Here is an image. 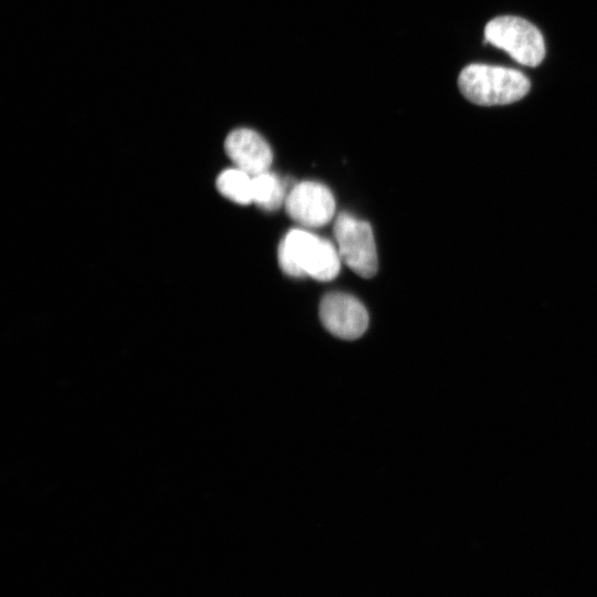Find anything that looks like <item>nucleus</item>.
Segmentation results:
<instances>
[{
    "label": "nucleus",
    "mask_w": 597,
    "mask_h": 597,
    "mask_svg": "<svg viewBox=\"0 0 597 597\" xmlns=\"http://www.w3.org/2000/svg\"><path fill=\"white\" fill-rule=\"evenodd\" d=\"M281 270L292 276H311L317 281H331L341 269L337 248L325 239L303 229H291L277 249Z\"/></svg>",
    "instance_id": "obj_1"
},
{
    "label": "nucleus",
    "mask_w": 597,
    "mask_h": 597,
    "mask_svg": "<svg viewBox=\"0 0 597 597\" xmlns=\"http://www.w3.org/2000/svg\"><path fill=\"white\" fill-rule=\"evenodd\" d=\"M458 84L467 100L484 106L514 103L530 91V81L522 72L486 64L465 66Z\"/></svg>",
    "instance_id": "obj_2"
},
{
    "label": "nucleus",
    "mask_w": 597,
    "mask_h": 597,
    "mask_svg": "<svg viewBox=\"0 0 597 597\" xmlns=\"http://www.w3.org/2000/svg\"><path fill=\"white\" fill-rule=\"evenodd\" d=\"M484 42L507 52L516 62L537 66L545 56V43L540 30L527 20L502 15L489 21Z\"/></svg>",
    "instance_id": "obj_3"
},
{
    "label": "nucleus",
    "mask_w": 597,
    "mask_h": 597,
    "mask_svg": "<svg viewBox=\"0 0 597 597\" xmlns=\"http://www.w3.org/2000/svg\"><path fill=\"white\" fill-rule=\"evenodd\" d=\"M334 235L341 260L362 277L377 273L378 260L371 227L348 213H341L334 223Z\"/></svg>",
    "instance_id": "obj_4"
},
{
    "label": "nucleus",
    "mask_w": 597,
    "mask_h": 597,
    "mask_svg": "<svg viewBox=\"0 0 597 597\" xmlns=\"http://www.w3.org/2000/svg\"><path fill=\"white\" fill-rule=\"evenodd\" d=\"M284 207L297 223L317 228L334 217L335 199L326 186L316 181H302L286 195Z\"/></svg>",
    "instance_id": "obj_5"
},
{
    "label": "nucleus",
    "mask_w": 597,
    "mask_h": 597,
    "mask_svg": "<svg viewBox=\"0 0 597 597\" xmlns=\"http://www.w3.org/2000/svg\"><path fill=\"white\" fill-rule=\"evenodd\" d=\"M320 318L324 327L334 336L353 341L360 337L368 327V313L353 295L328 293L320 304Z\"/></svg>",
    "instance_id": "obj_6"
},
{
    "label": "nucleus",
    "mask_w": 597,
    "mask_h": 597,
    "mask_svg": "<svg viewBox=\"0 0 597 597\" xmlns=\"http://www.w3.org/2000/svg\"><path fill=\"white\" fill-rule=\"evenodd\" d=\"M224 150L234 166L256 176L269 170L273 154L266 140L249 128H237L224 140Z\"/></svg>",
    "instance_id": "obj_7"
},
{
    "label": "nucleus",
    "mask_w": 597,
    "mask_h": 597,
    "mask_svg": "<svg viewBox=\"0 0 597 597\" xmlns=\"http://www.w3.org/2000/svg\"><path fill=\"white\" fill-rule=\"evenodd\" d=\"M281 179L269 170L252 177V202L265 211H274L285 202Z\"/></svg>",
    "instance_id": "obj_8"
},
{
    "label": "nucleus",
    "mask_w": 597,
    "mask_h": 597,
    "mask_svg": "<svg viewBox=\"0 0 597 597\" xmlns=\"http://www.w3.org/2000/svg\"><path fill=\"white\" fill-rule=\"evenodd\" d=\"M216 186L222 196L235 203L252 202V176L237 167L221 171Z\"/></svg>",
    "instance_id": "obj_9"
}]
</instances>
